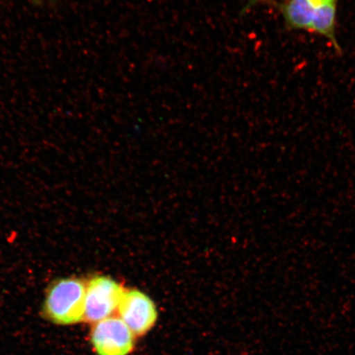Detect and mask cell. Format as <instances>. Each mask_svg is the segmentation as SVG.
<instances>
[{
  "label": "cell",
  "instance_id": "cell-1",
  "mask_svg": "<svg viewBox=\"0 0 355 355\" xmlns=\"http://www.w3.org/2000/svg\"><path fill=\"white\" fill-rule=\"evenodd\" d=\"M87 284L75 277L52 284L44 303L48 320L58 325H72L84 320Z\"/></svg>",
  "mask_w": 355,
  "mask_h": 355
},
{
  "label": "cell",
  "instance_id": "cell-2",
  "mask_svg": "<svg viewBox=\"0 0 355 355\" xmlns=\"http://www.w3.org/2000/svg\"><path fill=\"white\" fill-rule=\"evenodd\" d=\"M124 288L108 277H96L87 284L84 321L96 323L119 309Z\"/></svg>",
  "mask_w": 355,
  "mask_h": 355
},
{
  "label": "cell",
  "instance_id": "cell-3",
  "mask_svg": "<svg viewBox=\"0 0 355 355\" xmlns=\"http://www.w3.org/2000/svg\"><path fill=\"white\" fill-rule=\"evenodd\" d=\"M91 341L98 355H128L135 346V334L121 318L110 317L95 323Z\"/></svg>",
  "mask_w": 355,
  "mask_h": 355
},
{
  "label": "cell",
  "instance_id": "cell-4",
  "mask_svg": "<svg viewBox=\"0 0 355 355\" xmlns=\"http://www.w3.org/2000/svg\"><path fill=\"white\" fill-rule=\"evenodd\" d=\"M118 311L121 320L137 336L152 329L157 319L153 300L139 291H125Z\"/></svg>",
  "mask_w": 355,
  "mask_h": 355
},
{
  "label": "cell",
  "instance_id": "cell-5",
  "mask_svg": "<svg viewBox=\"0 0 355 355\" xmlns=\"http://www.w3.org/2000/svg\"><path fill=\"white\" fill-rule=\"evenodd\" d=\"M337 3L338 0H286L279 6V10L288 29L310 32L314 17Z\"/></svg>",
  "mask_w": 355,
  "mask_h": 355
},
{
  "label": "cell",
  "instance_id": "cell-6",
  "mask_svg": "<svg viewBox=\"0 0 355 355\" xmlns=\"http://www.w3.org/2000/svg\"><path fill=\"white\" fill-rule=\"evenodd\" d=\"M263 0H248L245 6L243 8L241 15H245L248 11H250L257 4L263 2Z\"/></svg>",
  "mask_w": 355,
  "mask_h": 355
}]
</instances>
